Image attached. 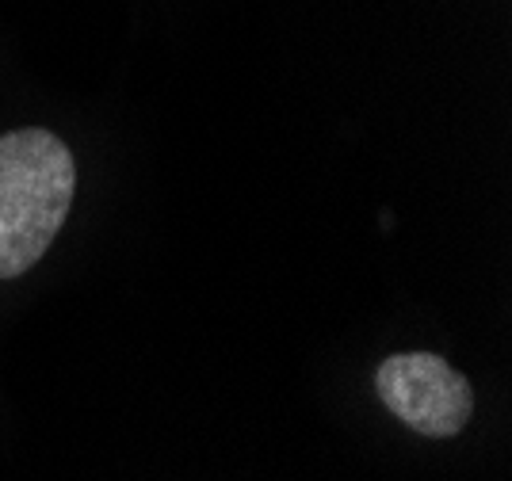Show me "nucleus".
<instances>
[{"mask_svg":"<svg viewBox=\"0 0 512 481\" xmlns=\"http://www.w3.org/2000/svg\"><path fill=\"white\" fill-rule=\"evenodd\" d=\"M77 165L58 134L20 126L0 134V279L31 272L73 207Z\"/></svg>","mask_w":512,"mask_h":481,"instance_id":"f257e3e1","label":"nucleus"},{"mask_svg":"<svg viewBox=\"0 0 512 481\" xmlns=\"http://www.w3.org/2000/svg\"><path fill=\"white\" fill-rule=\"evenodd\" d=\"M375 390L409 432L428 440H451L474 417L467 375H459L436 352H398L383 359L375 371Z\"/></svg>","mask_w":512,"mask_h":481,"instance_id":"f03ea898","label":"nucleus"}]
</instances>
